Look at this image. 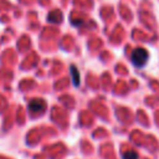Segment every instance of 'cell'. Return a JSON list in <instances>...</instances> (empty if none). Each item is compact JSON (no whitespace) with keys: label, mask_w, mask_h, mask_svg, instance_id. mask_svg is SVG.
<instances>
[{"label":"cell","mask_w":159,"mask_h":159,"mask_svg":"<svg viewBox=\"0 0 159 159\" xmlns=\"http://www.w3.org/2000/svg\"><path fill=\"white\" fill-rule=\"evenodd\" d=\"M148 58H149V53H148V51H147L145 48H143V47L135 48V50L132 52V57H130V60H132V62H133V65H134L135 67H143V66L147 63Z\"/></svg>","instance_id":"obj_1"},{"label":"cell","mask_w":159,"mask_h":159,"mask_svg":"<svg viewBox=\"0 0 159 159\" xmlns=\"http://www.w3.org/2000/svg\"><path fill=\"white\" fill-rule=\"evenodd\" d=\"M29 109H30L31 113L39 114V113H41V112H43L46 109V103H45V101L39 99V98L37 99H32L30 102V104H29Z\"/></svg>","instance_id":"obj_2"},{"label":"cell","mask_w":159,"mask_h":159,"mask_svg":"<svg viewBox=\"0 0 159 159\" xmlns=\"http://www.w3.org/2000/svg\"><path fill=\"white\" fill-rule=\"evenodd\" d=\"M71 73H72V78H73V84L78 86L80 84V75H78V70L76 66H71Z\"/></svg>","instance_id":"obj_3"},{"label":"cell","mask_w":159,"mask_h":159,"mask_svg":"<svg viewBox=\"0 0 159 159\" xmlns=\"http://www.w3.org/2000/svg\"><path fill=\"white\" fill-rule=\"evenodd\" d=\"M123 159H138V154H137L135 152H133V150L125 152V153L123 154Z\"/></svg>","instance_id":"obj_4"}]
</instances>
